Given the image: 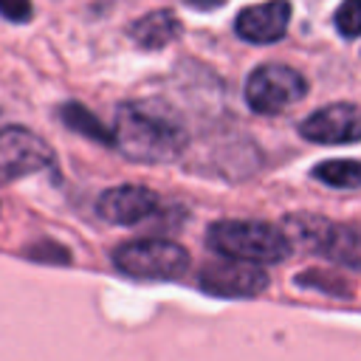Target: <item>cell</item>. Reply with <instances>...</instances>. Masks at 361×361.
Listing matches in <instances>:
<instances>
[{
  "label": "cell",
  "instance_id": "2",
  "mask_svg": "<svg viewBox=\"0 0 361 361\" xmlns=\"http://www.w3.org/2000/svg\"><path fill=\"white\" fill-rule=\"evenodd\" d=\"M209 245L226 259L248 265H276L293 251L288 234L262 220H217L209 228Z\"/></svg>",
  "mask_w": 361,
  "mask_h": 361
},
{
  "label": "cell",
  "instance_id": "14",
  "mask_svg": "<svg viewBox=\"0 0 361 361\" xmlns=\"http://www.w3.org/2000/svg\"><path fill=\"white\" fill-rule=\"evenodd\" d=\"M333 23H336V28H338L341 37H347V39L361 37V0H344L336 8Z\"/></svg>",
  "mask_w": 361,
  "mask_h": 361
},
{
  "label": "cell",
  "instance_id": "16",
  "mask_svg": "<svg viewBox=\"0 0 361 361\" xmlns=\"http://www.w3.org/2000/svg\"><path fill=\"white\" fill-rule=\"evenodd\" d=\"M0 14L11 23H28L34 17L31 0H0Z\"/></svg>",
  "mask_w": 361,
  "mask_h": 361
},
{
  "label": "cell",
  "instance_id": "10",
  "mask_svg": "<svg viewBox=\"0 0 361 361\" xmlns=\"http://www.w3.org/2000/svg\"><path fill=\"white\" fill-rule=\"evenodd\" d=\"M288 23H290V3L288 0H265V3L245 6L234 20V31L245 42L268 45V42H276L285 37Z\"/></svg>",
  "mask_w": 361,
  "mask_h": 361
},
{
  "label": "cell",
  "instance_id": "12",
  "mask_svg": "<svg viewBox=\"0 0 361 361\" xmlns=\"http://www.w3.org/2000/svg\"><path fill=\"white\" fill-rule=\"evenodd\" d=\"M59 118H62V124H65L68 130H73V133H79V135H85V138H90V141H99V144L113 147V133H110L85 104H79V102H65V104L59 107Z\"/></svg>",
  "mask_w": 361,
  "mask_h": 361
},
{
  "label": "cell",
  "instance_id": "3",
  "mask_svg": "<svg viewBox=\"0 0 361 361\" xmlns=\"http://www.w3.org/2000/svg\"><path fill=\"white\" fill-rule=\"evenodd\" d=\"M290 245L316 251L338 265L361 268V223H330L316 214L288 217Z\"/></svg>",
  "mask_w": 361,
  "mask_h": 361
},
{
  "label": "cell",
  "instance_id": "15",
  "mask_svg": "<svg viewBox=\"0 0 361 361\" xmlns=\"http://www.w3.org/2000/svg\"><path fill=\"white\" fill-rule=\"evenodd\" d=\"M25 257H31V259H37V262H51V265H56V262H71V251H68L65 245H59V243H51V240H42V243L28 245Z\"/></svg>",
  "mask_w": 361,
  "mask_h": 361
},
{
  "label": "cell",
  "instance_id": "17",
  "mask_svg": "<svg viewBox=\"0 0 361 361\" xmlns=\"http://www.w3.org/2000/svg\"><path fill=\"white\" fill-rule=\"evenodd\" d=\"M183 3H189L192 8H200V11H214V8H220L226 0H183Z\"/></svg>",
  "mask_w": 361,
  "mask_h": 361
},
{
  "label": "cell",
  "instance_id": "13",
  "mask_svg": "<svg viewBox=\"0 0 361 361\" xmlns=\"http://www.w3.org/2000/svg\"><path fill=\"white\" fill-rule=\"evenodd\" d=\"M313 178L330 189H358L361 186V161H353V158L322 161L313 169Z\"/></svg>",
  "mask_w": 361,
  "mask_h": 361
},
{
  "label": "cell",
  "instance_id": "4",
  "mask_svg": "<svg viewBox=\"0 0 361 361\" xmlns=\"http://www.w3.org/2000/svg\"><path fill=\"white\" fill-rule=\"evenodd\" d=\"M189 251L172 240L161 237H144V240H130L121 243L113 251V265L133 279H147V282H166V279H180L189 271Z\"/></svg>",
  "mask_w": 361,
  "mask_h": 361
},
{
  "label": "cell",
  "instance_id": "1",
  "mask_svg": "<svg viewBox=\"0 0 361 361\" xmlns=\"http://www.w3.org/2000/svg\"><path fill=\"white\" fill-rule=\"evenodd\" d=\"M113 147L138 164H166L186 149V130L158 102H124L116 110Z\"/></svg>",
  "mask_w": 361,
  "mask_h": 361
},
{
  "label": "cell",
  "instance_id": "8",
  "mask_svg": "<svg viewBox=\"0 0 361 361\" xmlns=\"http://www.w3.org/2000/svg\"><path fill=\"white\" fill-rule=\"evenodd\" d=\"M299 133L313 144H353L361 141V107L353 102H336L310 113Z\"/></svg>",
  "mask_w": 361,
  "mask_h": 361
},
{
  "label": "cell",
  "instance_id": "7",
  "mask_svg": "<svg viewBox=\"0 0 361 361\" xmlns=\"http://www.w3.org/2000/svg\"><path fill=\"white\" fill-rule=\"evenodd\" d=\"M197 285L212 296L251 299L268 288V274L259 265H248V262H237V259H220V262H206L200 268Z\"/></svg>",
  "mask_w": 361,
  "mask_h": 361
},
{
  "label": "cell",
  "instance_id": "9",
  "mask_svg": "<svg viewBox=\"0 0 361 361\" xmlns=\"http://www.w3.org/2000/svg\"><path fill=\"white\" fill-rule=\"evenodd\" d=\"M161 200L152 189L147 186H135V183H124V186H113L104 189L96 200V212L102 220L113 223V226H135L149 220L158 212Z\"/></svg>",
  "mask_w": 361,
  "mask_h": 361
},
{
  "label": "cell",
  "instance_id": "11",
  "mask_svg": "<svg viewBox=\"0 0 361 361\" xmlns=\"http://www.w3.org/2000/svg\"><path fill=\"white\" fill-rule=\"evenodd\" d=\"M180 37V20L169 8H155L130 25V39L144 51H158Z\"/></svg>",
  "mask_w": 361,
  "mask_h": 361
},
{
  "label": "cell",
  "instance_id": "5",
  "mask_svg": "<svg viewBox=\"0 0 361 361\" xmlns=\"http://www.w3.org/2000/svg\"><path fill=\"white\" fill-rule=\"evenodd\" d=\"M307 93V79L279 62L259 65L248 73L245 79V104L259 113V116H276L305 99Z\"/></svg>",
  "mask_w": 361,
  "mask_h": 361
},
{
  "label": "cell",
  "instance_id": "6",
  "mask_svg": "<svg viewBox=\"0 0 361 361\" xmlns=\"http://www.w3.org/2000/svg\"><path fill=\"white\" fill-rule=\"evenodd\" d=\"M56 155L51 144L28 127H6L0 130V183H14L25 175L54 169Z\"/></svg>",
  "mask_w": 361,
  "mask_h": 361
}]
</instances>
